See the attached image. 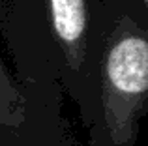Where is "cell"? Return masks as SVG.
I'll return each instance as SVG.
<instances>
[{"label":"cell","instance_id":"6da1fadb","mask_svg":"<svg viewBox=\"0 0 148 146\" xmlns=\"http://www.w3.org/2000/svg\"><path fill=\"white\" fill-rule=\"evenodd\" d=\"M2 32L21 90L49 99L69 96L86 128L103 49L101 0H11Z\"/></svg>","mask_w":148,"mask_h":146},{"label":"cell","instance_id":"7a4b0ae2","mask_svg":"<svg viewBox=\"0 0 148 146\" xmlns=\"http://www.w3.org/2000/svg\"><path fill=\"white\" fill-rule=\"evenodd\" d=\"M103 49L90 146H135L148 114V0H101Z\"/></svg>","mask_w":148,"mask_h":146},{"label":"cell","instance_id":"3957f363","mask_svg":"<svg viewBox=\"0 0 148 146\" xmlns=\"http://www.w3.org/2000/svg\"><path fill=\"white\" fill-rule=\"evenodd\" d=\"M0 146H66L64 126L32 113L0 53Z\"/></svg>","mask_w":148,"mask_h":146}]
</instances>
